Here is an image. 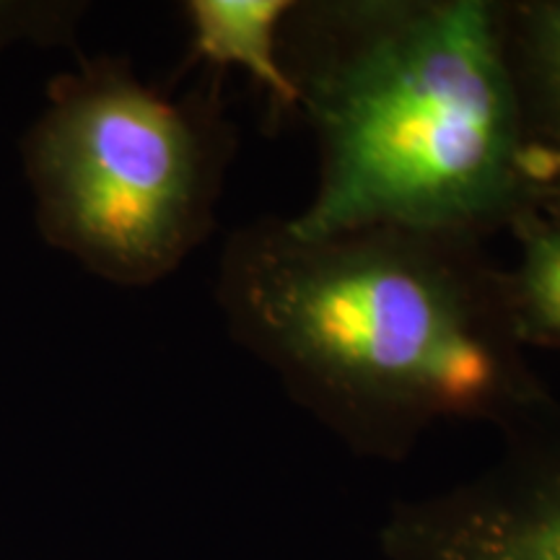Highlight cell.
Returning a JSON list of instances; mask_svg holds the SVG:
<instances>
[{
  "label": "cell",
  "instance_id": "1",
  "mask_svg": "<svg viewBox=\"0 0 560 560\" xmlns=\"http://www.w3.org/2000/svg\"><path fill=\"white\" fill-rule=\"evenodd\" d=\"M486 242L408 226L299 236L265 215L223 244L215 301L299 408L359 457L400 462L441 420L503 433L556 400Z\"/></svg>",
  "mask_w": 560,
  "mask_h": 560
},
{
  "label": "cell",
  "instance_id": "2",
  "mask_svg": "<svg viewBox=\"0 0 560 560\" xmlns=\"http://www.w3.org/2000/svg\"><path fill=\"white\" fill-rule=\"evenodd\" d=\"M317 149L299 236L371 226L488 240L545 198L503 52L501 0H293L280 30Z\"/></svg>",
  "mask_w": 560,
  "mask_h": 560
},
{
  "label": "cell",
  "instance_id": "3",
  "mask_svg": "<svg viewBox=\"0 0 560 560\" xmlns=\"http://www.w3.org/2000/svg\"><path fill=\"white\" fill-rule=\"evenodd\" d=\"M21 140L42 236L117 285L170 276L215 226L236 128L219 73L182 100L102 55L50 83Z\"/></svg>",
  "mask_w": 560,
  "mask_h": 560
},
{
  "label": "cell",
  "instance_id": "4",
  "mask_svg": "<svg viewBox=\"0 0 560 560\" xmlns=\"http://www.w3.org/2000/svg\"><path fill=\"white\" fill-rule=\"evenodd\" d=\"M501 436L488 470L389 511L384 558L560 560V402Z\"/></svg>",
  "mask_w": 560,
  "mask_h": 560
},
{
  "label": "cell",
  "instance_id": "5",
  "mask_svg": "<svg viewBox=\"0 0 560 560\" xmlns=\"http://www.w3.org/2000/svg\"><path fill=\"white\" fill-rule=\"evenodd\" d=\"M516 112L545 198L560 195V0H501Z\"/></svg>",
  "mask_w": 560,
  "mask_h": 560
},
{
  "label": "cell",
  "instance_id": "6",
  "mask_svg": "<svg viewBox=\"0 0 560 560\" xmlns=\"http://www.w3.org/2000/svg\"><path fill=\"white\" fill-rule=\"evenodd\" d=\"M293 0H187L190 62H208L213 73L236 66L265 89L276 115L296 109L280 60V30Z\"/></svg>",
  "mask_w": 560,
  "mask_h": 560
},
{
  "label": "cell",
  "instance_id": "7",
  "mask_svg": "<svg viewBox=\"0 0 560 560\" xmlns=\"http://www.w3.org/2000/svg\"><path fill=\"white\" fill-rule=\"evenodd\" d=\"M520 260L506 270L509 310L524 348H560V195L511 223Z\"/></svg>",
  "mask_w": 560,
  "mask_h": 560
}]
</instances>
